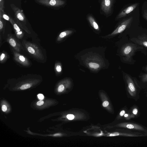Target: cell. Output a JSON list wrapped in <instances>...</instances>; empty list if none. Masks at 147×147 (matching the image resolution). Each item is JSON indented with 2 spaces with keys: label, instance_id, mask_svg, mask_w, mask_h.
<instances>
[{
  "label": "cell",
  "instance_id": "ac0fdd59",
  "mask_svg": "<svg viewBox=\"0 0 147 147\" xmlns=\"http://www.w3.org/2000/svg\"><path fill=\"white\" fill-rule=\"evenodd\" d=\"M16 23L22 29L24 30L26 32L29 34H31L30 31L26 27V25L22 23L20 21L16 20L15 18L14 20Z\"/></svg>",
  "mask_w": 147,
  "mask_h": 147
},
{
  "label": "cell",
  "instance_id": "83f0119b",
  "mask_svg": "<svg viewBox=\"0 0 147 147\" xmlns=\"http://www.w3.org/2000/svg\"><path fill=\"white\" fill-rule=\"evenodd\" d=\"M67 117L68 119L71 120L74 119V116L73 115L68 114L67 115Z\"/></svg>",
  "mask_w": 147,
  "mask_h": 147
},
{
  "label": "cell",
  "instance_id": "9a60e30c",
  "mask_svg": "<svg viewBox=\"0 0 147 147\" xmlns=\"http://www.w3.org/2000/svg\"><path fill=\"white\" fill-rule=\"evenodd\" d=\"M129 111L135 117V118L139 117L140 115V112L139 107L134 105L129 109Z\"/></svg>",
  "mask_w": 147,
  "mask_h": 147
},
{
  "label": "cell",
  "instance_id": "4fadbf2b",
  "mask_svg": "<svg viewBox=\"0 0 147 147\" xmlns=\"http://www.w3.org/2000/svg\"><path fill=\"white\" fill-rule=\"evenodd\" d=\"M134 42L140 45L147 47V36H139L134 40Z\"/></svg>",
  "mask_w": 147,
  "mask_h": 147
},
{
  "label": "cell",
  "instance_id": "9c48e42d",
  "mask_svg": "<svg viewBox=\"0 0 147 147\" xmlns=\"http://www.w3.org/2000/svg\"><path fill=\"white\" fill-rule=\"evenodd\" d=\"M35 1L40 4L53 7H59L65 3V2L62 0H36Z\"/></svg>",
  "mask_w": 147,
  "mask_h": 147
},
{
  "label": "cell",
  "instance_id": "7402d4cb",
  "mask_svg": "<svg viewBox=\"0 0 147 147\" xmlns=\"http://www.w3.org/2000/svg\"><path fill=\"white\" fill-rule=\"evenodd\" d=\"M123 118L125 120H129L132 118H134V116L129 111L126 113L124 115Z\"/></svg>",
  "mask_w": 147,
  "mask_h": 147
},
{
  "label": "cell",
  "instance_id": "e0dca14e",
  "mask_svg": "<svg viewBox=\"0 0 147 147\" xmlns=\"http://www.w3.org/2000/svg\"><path fill=\"white\" fill-rule=\"evenodd\" d=\"M9 58V56L6 51H3L0 53V63L1 64L5 63Z\"/></svg>",
  "mask_w": 147,
  "mask_h": 147
},
{
  "label": "cell",
  "instance_id": "4316f807",
  "mask_svg": "<svg viewBox=\"0 0 147 147\" xmlns=\"http://www.w3.org/2000/svg\"><path fill=\"white\" fill-rule=\"evenodd\" d=\"M4 0H0V11L4 9Z\"/></svg>",
  "mask_w": 147,
  "mask_h": 147
},
{
  "label": "cell",
  "instance_id": "d6a6232c",
  "mask_svg": "<svg viewBox=\"0 0 147 147\" xmlns=\"http://www.w3.org/2000/svg\"><path fill=\"white\" fill-rule=\"evenodd\" d=\"M143 16L144 18L147 20V13L145 11H144Z\"/></svg>",
  "mask_w": 147,
  "mask_h": 147
},
{
  "label": "cell",
  "instance_id": "484cf974",
  "mask_svg": "<svg viewBox=\"0 0 147 147\" xmlns=\"http://www.w3.org/2000/svg\"><path fill=\"white\" fill-rule=\"evenodd\" d=\"M64 86L62 84H61L58 87V91L59 92H61L64 90Z\"/></svg>",
  "mask_w": 147,
  "mask_h": 147
},
{
  "label": "cell",
  "instance_id": "e575fe53",
  "mask_svg": "<svg viewBox=\"0 0 147 147\" xmlns=\"http://www.w3.org/2000/svg\"><path fill=\"white\" fill-rule=\"evenodd\" d=\"M146 96L147 98V92L146 93Z\"/></svg>",
  "mask_w": 147,
  "mask_h": 147
},
{
  "label": "cell",
  "instance_id": "4dcf8cb0",
  "mask_svg": "<svg viewBox=\"0 0 147 147\" xmlns=\"http://www.w3.org/2000/svg\"><path fill=\"white\" fill-rule=\"evenodd\" d=\"M44 104V102L42 100H40L38 101L36 104L38 106H41Z\"/></svg>",
  "mask_w": 147,
  "mask_h": 147
},
{
  "label": "cell",
  "instance_id": "8992f818",
  "mask_svg": "<svg viewBox=\"0 0 147 147\" xmlns=\"http://www.w3.org/2000/svg\"><path fill=\"white\" fill-rule=\"evenodd\" d=\"M133 20L132 17H130L125 20L119 25L116 29L107 36H113L123 32L131 23Z\"/></svg>",
  "mask_w": 147,
  "mask_h": 147
},
{
  "label": "cell",
  "instance_id": "5bb4252c",
  "mask_svg": "<svg viewBox=\"0 0 147 147\" xmlns=\"http://www.w3.org/2000/svg\"><path fill=\"white\" fill-rule=\"evenodd\" d=\"M87 19L91 26L95 30H99V26L94 18L91 15L88 16Z\"/></svg>",
  "mask_w": 147,
  "mask_h": 147
},
{
  "label": "cell",
  "instance_id": "7c38bea8",
  "mask_svg": "<svg viewBox=\"0 0 147 147\" xmlns=\"http://www.w3.org/2000/svg\"><path fill=\"white\" fill-rule=\"evenodd\" d=\"M72 32L73 31L71 30H67L61 32L57 36L56 39V42L57 43L59 42L71 34Z\"/></svg>",
  "mask_w": 147,
  "mask_h": 147
},
{
  "label": "cell",
  "instance_id": "52a82bcc",
  "mask_svg": "<svg viewBox=\"0 0 147 147\" xmlns=\"http://www.w3.org/2000/svg\"><path fill=\"white\" fill-rule=\"evenodd\" d=\"M10 6L14 13L15 18L26 25L27 22L23 10L16 6L13 4H11Z\"/></svg>",
  "mask_w": 147,
  "mask_h": 147
},
{
  "label": "cell",
  "instance_id": "d6986e66",
  "mask_svg": "<svg viewBox=\"0 0 147 147\" xmlns=\"http://www.w3.org/2000/svg\"><path fill=\"white\" fill-rule=\"evenodd\" d=\"M5 22L0 16V34H2V35H3L5 33Z\"/></svg>",
  "mask_w": 147,
  "mask_h": 147
},
{
  "label": "cell",
  "instance_id": "6da1fadb",
  "mask_svg": "<svg viewBox=\"0 0 147 147\" xmlns=\"http://www.w3.org/2000/svg\"><path fill=\"white\" fill-rule=\"evenodd\" d=\"M22 45L27 52L37 62L44 63L47 60L46 50L40 45L32 41L24 39Z\"/></svg>",
  "mask_w": 147,
  "mask_h": 147
},
{
  "label": "cell",
  "instance_id": "30bf717a",
  "mask_svg": "<svg viewBox=\"0 0 147 147\" xmlns=\"http://www.w3.org/2000/svg\"><path fill=\"white\" fill-rule=\"evenodd\" d=\"M10 22L14 29L16 38L19 40L22 39L24 36V33L22 29L16 23L12 18L11 19Z\"/></svg>",
  "mask_w": 147,
  "mask_h": 147
},
{
  "label": "cell",
  "instance_id": "d590c367",
  "mask_svg": "<svg viewBox=\"0 0 147 147\" xmlns=\"http://www.w3.org/2000/svg\"><path fill=\"white\" fill-rule=\"evenodd\" d=\"M146 70L147 71V67L146 68Z\"/></svg>",
  "mask_w": 147,
  "mask_h": 147
},
{
  "label": "cell",
  "instance_id": "ba28073f",
  "mask_svg": "<svg viewBox=\"0 0 147 147\" xmlns=\"http://www.w3.org/2000/svg\"><path fill=\"white\" fill-rule=\"evenodd\" d=\"M114 3V0H101L100 9L105 15L110 14Z\"/></svg>",
  "mask_w": 147,
  "mask_h": 147
},
{
  "label": "cell",
  "instance_id": "5b68a950",
  "mask_svg": "<svg viewBox=\"0 0 147 147\" xmlns=\"http://www.w3.org/2000/svg\"><path fill=\"white\" fill-rule=\"evenodd\" d=\"M137 47L134 44L128 43L125 44L121 49L122 55L125 57V59L129 61L131 58L134 52L137 49Z\"/></svg>",
  "mask_w": 147,
  "mask_h": 147
},
{
  "label": "cell",
  "instance_id": "836d02e7",
  "mask_svg": "<svg viewBox=\"0 0 147 147\" xmlns=\"http://www.w3.org/2000/svg\"><path fill=\"white\" fill-rule=\"evenodd\" d=\"M60 135V134H55L53 135L54 136H59Z\"/></svg>",
  "mask_w": 147,
  "mask_h": 147
},
{
  "label": "cell",
  "instance_id": "f546056e",
  "mask_svg": "<svg viewBox=\"0 0 147 147\" xmlns=\"http://www.w3.org/2000/svg\"><path fill=\"white\" fill-rule=\"evenodd\" d=\"M38 97L39 99L40 100H42L44 98V96L42 94H39L38 95Z\"/></svg>",
  "mask_w": 147,
  "mask_h": 147
},
{
  "label": "cell",
  "instance_id": "f1b7e54d",
  "mask_svg": "<svg viewBox=\"0 0 147 147\" xmlns=\"http://www.w3.org/2000/svg\"><path fill=\"white\" fill-rule=\"evenodd\" d=\"M109 104V102L108 101H104L103 104L102 105L104 107H106L108 106Z\"/></svg>",
  "mask_w": 147,
  "mask_h": 147
},
{
  "label": "cell",
  "instance_id": "603a6c76",
  "mask_svg": "<svg viewBox=\"0 0 147 147\" xmlns=\"http://www.w3.org/2000/svg\"><path fill=\"white\" fill-rule=\"evenodd\" d=\"M129 109L126 106H125L124 108L119 113V115L121 117L123 118V116L125 114L129 111Z\"/></svg>",
  "mask_w": 147,
  "mask_h": 147
},
{
  "label": "cell",
  "instance_id": "8fae6325",
  "mask_svg": "<svg viewBox=\"0 0 147 147\" xmlns=\"http://www.w3.org/2000/svg\"><path fill=\"white\" fill-rule=\"evenodd\" d=\"M138 5V3H136L126 7L118 14L116 18V19L118 20L122 18L125 17L127 15L133 11L136 7Z\"/></svg>",
  "mask_w": 147,
  "mask_h": 147
},
{
  "label": "cell",
  "instance_id": "7a4b0ae2",
  "mask_svg": "<svg viewBox=\"0 0 147 147\" xmlns=\"http://www.w3.org/2000/svg\"><path fill=\"white\" fill-rule=\"evenodd\" d=\"M125 78L127 97L137 101L140 98L141 87L128 75L126 74Z\"/></svg>",
  "mask_w": 147,
  "mask_h": 147
},
{
  "label": "cell",
  "instance_id": "cb8c5ba5",
  "mask_svg": "<svg viewBox=\"0 0 147 147\" xmlns=\"http://www.w3.org/2000/svg\"><path fill=\"white\" fill-rule=\"evenodd\" d=\"M141 82L143 84H147V74H143L141 76Z\"/></svg>",
  "mask_w": 147,
  "mask_h": 147
},
{
  "label": "cell",
  "instance_id": "1f68e13d",
  "mask_svg": "<svg viewBox=\"0 0 147 147\" xmlns=\"http://www.w3.org/2000/svg\"><path fill=\"white\" fill-rule=\"evenodd\" d=\"M2 110L4 112L5 111L7 110V107L5 105H3L2 106Z\"/></svg>",
  "mask_w": 147,
  "mask_h": 147
},
{
  "label": "cell",
  "instance_id": "ffe728a7",
  "mask_svg": "<svg viewBox=\"0 0 147 147\" xmlns=\"http://www.w3.org/2000/svg\"><path fill=\"white\" fill-rule=\"evenodd\" d=\"M0 16H1L3 19L9 22H10L11 19L12 18L5 13L4 9L0 11Z\"/></svg>",
  "mask_w": 147,
  "mask_h": 147
},
{
  "label": "cell",
  "instance_id": "277c9868",
  "mask_svg": "<svg viewBox=\"0 0 147 147\" xmlns=\"http://www.w3.org/2000/svg\"><path fill=\"white\" fill-rule=\"evenodd\" d=\"M6 41L11 47L16 51L20 53L22 50H24L22 42L20 41L16 36L12 34L9 33L7 34Z\"/></svg>",
  "mask_w": 147,
  "mask_h": 147
},
{
  "label": "cell",
  "instance_id": "d4e9b609",
  "mask_svg": "<svg viewBox=\"0 0 147 147\" xmlns=\"http://www.w3.org/2000/svg\"><path fill=\"white\" fill-rule=\"evenodd\" d=\"M32 85V84H29L23 85L20 87V89L21 90H26L30 88Z\"/></svg>",
  "mask_w": 147,
  "mask_h": 147
},
{
  "label": "cell",
  "instance_id": "2e32d148",
  "mask_svg": "<svg viewBox=\"0 0 147 147\" xmlns=\"http://www.w3.org/2000/svg\"><path fill=\"white\" fill-rule=\"evenodd\" d=\"M54 71L56 76H58L61 73L62 66L61 63L59 61H56L54 67Z\"/></svg>",
  "mask_w": 147,
  "mask_h": 147
},
{
  "label": "cell",
  "instance_id": "44dd1931",
  "mask_svg": "<svg viewBox=\"0 0 147 147\" xmlns=\"http://www.w3.org/2000/svg\"><path fill=\"white\" fill-rule=\"evenodd\" d=\"M88 65L89 67L94 69H97L100 67L99 64L96 62H89L88 63Z\"/></svg>",
  "mask_w": 147,
  "mask_h": 147
},
{
  "label": "cell",
  "instance_id": "3957f363",
  "mask_svg": "<svg viewBox=\"0 0 147 147\" xmlns=\"http://www.w3.org/2000/svg\"><path fill=\"white\" fill-rule=\"evenodd\" d=\"M11 48V52L15 62L22 67H29L31 66L32 63L27 58Z\"/></svg>",
  "mask_w": 147,
  "mask_h": 147
}]
</instances>
